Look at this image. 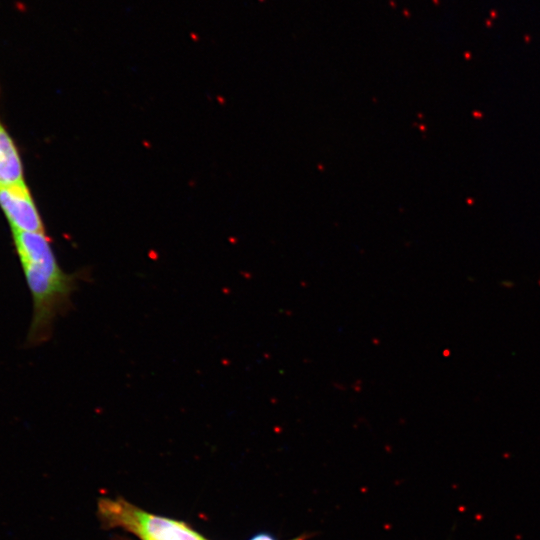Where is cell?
<instances>
[{
  "mask_svg": "<svg viewBox=\"0 0 540 540\" xmlns=\"http://www.w3.org/2000/svg\"><path fill=\"white\" fill-rule=\"evenodd\" d=\"M12 238L32 297L27 345L39 346L51 338L56 318L70 308L79 276L60 267L45 232L12 231Z\"/></svg>",
  "mask_w": 540,
  "mask_h": 540,
  "instance_id": "6da1fadb",
  "label": "cell"
},
{
  "mask_svg": "<svg viewBox=\"0 0 540 540\" xmlns=\"http://www.w3.org/2000/svg\"><path fill=\"white\" fill-rule=\"evenodd\" d=\"M99 513L108 527H123L141 540H206L183 522L147 513L124 500L101 499Z\"/></svg>",
  "mask_w": 540,
  "mask_h": 540,
  "instance_id": "7a4b0ae2",
  "label": "cell"
},
{
  "mask_svg": "<svg viewBox=\"0 0 540 540\" xmlns=\"http://www.w3.org/2000/svg\"><path fill=\"white\" fill-rule=\"evenodd\" d=\"M0 208L11 231L45 232L42 218L26 183L0 186Z\"/></svg>",
  "mask_w": 540,
  "mask_h": 540,
  "instance_id": "3957f363",
  "label": "cell"
},
{
  "mask_svg": "<svg viewBox=\"0 0 540 540\" xmlns=\"http://www.w3.org/2000/svg\"><path fill=\"white\" fill-rule=\"evenodd\" d=\"M25 184L17 146L0 119V186Z\"/></svg>",
  "mask_w": 540,
  "mask_h": 540,
  "instance_id": "277c9868",
  "label": "cell"
},
{
  "mask_svg": "<svg viewBox=\"0 0 540 540\" xmlns=\"http://www.w3.org/2000/svg\"><path fill=\"white\" fill-rule=\"evenodd\" d=\"M250 540H277L274 536L267 532H260L256 535H254ZM297 540V539H294Z\"/></svg>",
  "mask_w": 540,
  "mask_h": 540,
  "instance_id": "5b68a950",
  "label": "cell"
}]
</instances>
